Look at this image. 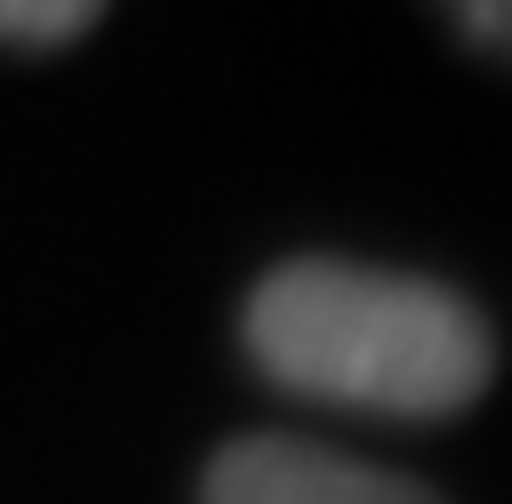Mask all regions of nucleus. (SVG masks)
<instances>
[{"mask_svg": "<svg viewBox=\"0 0 512 504\" xmlns=\"http://www.w3.org/2000/svg\"><path fill=\"white\" fill-rule=\"evenodd\" d=\"M240 336L280 392L400 424L456 416L496 376V336L456 288L344 256H296L264 272Z\"/></svg>", "mask_w": 512, "mask_h": 504, "instance_id": "f257e3e1", "label": "nucleus"}, {"mask_svg": "<svg viewBox=\"0 0 512 504\" xmlns=\"http://www.w3.org/2000/svg\"><path fill=\"white\" fill-rule=\"evenodd\" d=\"M200 504H440L424 480L360 464L344 448L320 440H288V432H248L232 448H216Z\"/></svg>", "mask_w": 512, "mask_h": 504, "instance_id": "f03ea898", "label": "nucleus"}, {"mask_svg": "<svg viewBox=\"0 0 512 504\" xmlns=\"http://www.w3.org/2000/svg\"><path fill=\"white\" fill-rule=\"evenodd\" d=\"M104 16V0H0V40L16 48H64Z\"/></svg>", "mask_w": 512, "mask_h": 504, "instance_id": "7ed1b4c3", "label": "nucleus"}, {"mask_svg": "<svg viewBox=\"0 0 512 504\" xmlns=\"http://www.w3.org/2000/svg\"><path fill=\"white\" fill-rule=\"evenodd\" d=\"M480 48H496V56H512V0H440Z\"/></svg>", "mask_w": 512, "mask_h": 504, "instance_id": "20e7f679", "label": "nucleus"}]
</instances>
